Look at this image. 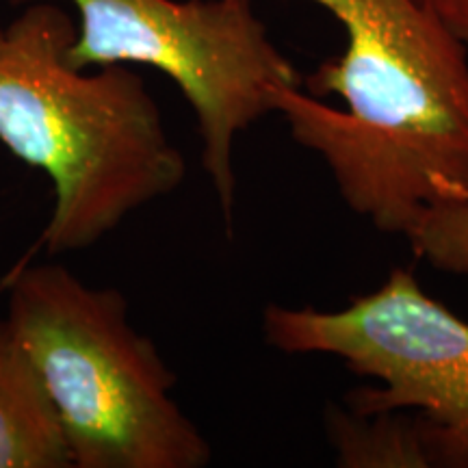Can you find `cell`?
Listing matches in <instances>:
<instances>
[{
    "label": "cell",
    "instance_id": "cell-5",
    "mask_svg": "<svg viewBox=\"0 0 468 468\" xmlns=\"http://www.w3.org/2000/svg\"><path fill=\"white\" fill-rule=\"evenodd\" d=\"M267 345L291 356L321 354L376 379L347 408L412 412L430 468H468V321L423 291L408 269L341 310L286 308L262 314Z\"/></svg>",
    "mask_w": 468,
    "mask_h": 468
},
{
    "label": "cell",
    "instance_id": "cell-6",
    "mask_svg": "<svg viewBox=\"0 0 468 468\" xmlns=\"http://www.w3.org/2000/svg\"><path fill=\"white\" fill-rule=\"evenodd\" d=\"M0 468H74L48 390L9 319H0Z\"/></svg>",
    "mask_w": 468,
    "mask_h": 468
},
{
    "label": "cell",
    "instance_id": "cell-3",
    "mask_svg": "<svg viewBox=\"0 0 468 468\" xmlns=\"http://www.w3.org/2000/svg\"><path fill=\"white\" fill-rule=\"evenodd\" d=\"M9 324L48 390L74 468H202L213 452L172 397L176 376L128 321L117 289L22 262L3 282Z\"/></svg>",
    "mask_w": 468,
    "mask_h": 468
},
{
    "label": "cell",
    "instance_id": "cell-4",
    "mask_svg": "<svg viewBox=\"0 0 468 468\" xmlns=\"http://www.w3.org/2000/svg\"><path fill=\"white\" fill-rule=\"evenodd\" d=\"M31 5L37 0H9ZM79 11L68 48L74 68H156L178 85L197 117L202 167L232 224L234 142L273 113L278 87L302 74L271 42L251 0H66Z\"/></svg>",
    "mask_w": 468,
    "mask_h": 468
},
{
    "label": "cell",
    "instance_id": "cell-7",
    "mask_svg": "<svg viewBox=\"0 0 468 468\" xmlns=\"http://www.w3.org/2000/svg\"><path fill=\"white\" fill-rule=\"evenodd\" d=\"M325 434L341 468H430L414 414H362L330 403Z\"/></svg>",
    "mask_w": 468,
    "mask_h": 468
},
{
    "label": "cell",
    "instance_id": "cell-9",
    "mask_svg": "<svg viewBox=\"0 0 468 468\" xmlns=\"http://www.w3.org/2000/svg\"><path fill=\"white\" fill-rule=\"evenodd\" d=\"M460 42L468 46V0H419Z\"/></svg>",
    "mask_w": 468,
    "mask_h": 468
},
{
    "label": "cell",
    "instance_id": "cell-10",
    "mask_svg": "<svg viewBox=\"0 0 468 468\" xmlns=\"http://www.w3.org/2000/svg\"><path fill=\"white\" fill-rule=\"evenodd\" d=\"M3 33H5V28H0V39H3Z\"/></svg>",
    "mask_w": 468,
    "mask_h": 468
},
{
    "label": "cell",
    "instance_id": "cell-2",
    "mask_svg": "<svg viewBox=\"0 0 468 468\" xmlns=\"http://www.w3.org/2000/svg\"><path fill=\"white\" fill-rule=\"evenodd\" d=\"M74 37L66 11L37 0L0 39V144L50 178L55 204L39 239L50 256L102 241L186 176L142 76L74 68Z\"/></svg>",
    "mask_w": 468,
    "mask_h": 468
},
{
    "label": "cell",
    "instance_id": "cell-8",
    "mask_svg": "<svg viewBox=\"0 0 468 468\" xmlns=\"http://www.w3.org/2000/svg\"><path fill=\"white\" fill-rule=\"evenodd\" d=\"M403 237L414 256L438 271L468 276V191L420 210Z\"/></svg>",
    "mask_w": 468,
    "mask_h": 468
},
{
    "label": "cell",
    "instance_id": "cell-1",
    "mask_svg": "<svg viewBox=\"0 0 468 468\" xmlns=\"http://www.w3.org/2000/svg\"><path fill=\"white\" fill-rule=\"evenodd\" d=\"M345 50L278 87L291 137L330 169L343 202L384 234L468 191V46L419 0H310Z\"/></svg>",
    "mask_w": 468,
    "mask_h": 468
}]
</instances>
